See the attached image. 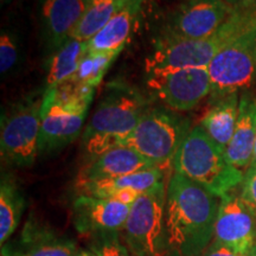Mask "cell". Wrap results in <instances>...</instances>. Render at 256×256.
Returning a JSON list of instances; mask_svg holds the SVG:
<instances>
[{
	"instance_id": "obj_1",
	"label": "cell",
	"mask_w": 256,
	"mask_h": 256,
	"mask_svg": "<svg viewBox=\"0 0 256 256\" xmlns=\"http://www.w3.org/2000/svg\"><path fill=\"white\" fill-rule=\"evenodd\" d=\"M220 198L185 176L172 172L166 188L165 232L176 256H200L215 234Z\"/></svg>"
},
{
	"instance_id": "obj_2",
	"label": "cell",
	"mask_w": 256,
	"mask_h": 256,
	"mask_svg": "<svg viewBox=\"0 0 256 256\" xmlns=\"http://www.w3.org/2000/svg\"><path fill=\"white\" fill-rule=\"evenodd\" d=\"M150 104L147 96L128 83H110L83 130L82 140L88 154L95 158L121 146L151 108Z\"/></svg>"
},
{
	"instance_id": "obj_3",
	"label": "cell",
	"mask_w": 256,
	"mask_h": 256,
	"mask_svg": "<svg viewBox=\"0 0 256 256\" xmlns=\"http://www.w3.org/2000/svg\"><path fill=\"white\" fill-rule=\"evenodd\" d=\"M172 168L222 198L242 184L244 172L234 168L224 151L200 124L191 128L176 154Z\"/></svg>"
},
{
	"instance_id": "obj_4",
	"label": "cell",
	"mask_w": 256,
	"mask_h": 256,
	"mask_svg": "<svg viewBox=\"0 0 256 256\" xmlns=\"http://www.w3.org/2000/svg\"><path fill=\"white\" fill-rule=\"evenodd\" d=\"M94 92V88L70 82L52 90L44 89L40 153L58 151L81 136Z\"/></svg>"
},
{
	"instance_id": "obj_5",
	"label": "cell",
	"mask_w": 256,
	"mask_h": 256,
	"mask_svg": "<svg viewBox=\"0 0 256 256\" xmlns=\"http://www.w3.org/2000/svg\"><path fill=\"white\" fill-rule=\"evenodd\" d=\"M236 16L238 28L208 66L212 102L249 90L256 82V31L242 24L238 12Z\"/></svg>"
},
{
	"instance_id": "obj_6",
	"label": "cell",
	"mask_w": 256,
	"mask_h": 256,
	"mask_svg": "<svg viewBox=\"0 0 256 256\" xmlns=\"http://www.w3.org/2000/svg\"><path fill=\"white\" fill-rule=\"evenodd\" d=\"M190 130V121L177 112L168 107H151L121 146L133 148L165 171L172 168Z\"/></svg>"
},
{
	"instance_id": "obj_7",
	"label": "cell",
	"mask_w": 256,
	"mask_h": 256,
	"mask_svg": "<svg viewBox=\"0 0 256 256\" xmlns=\"http://www.w3.org/2000/svg\"><path fill=\"white\" fill-rule=\"evenodd\" d=\"M238 28L236 12L214 36L202 40L180 38L162 34L146 58L145 72H168L186 68H208L211 60Z\"/></svg>"
},
{
	"instance_id": "obj_8",
	"label": "cell",
	"mask_w": 256,
	"mask_h": 256,
	"mask_svg": "<svg viewBox=\"0 0 256 256\" xmlns=\"http://www.w3.org/2000/svg\"><path fill=\"white\" fill-rule=\"evenodd\" d=\"M43 102L44 92L2 112L0 147L2 158L11 164L28 168L36 162L40 154Z\"/></svg>"
},
{
	"instance_id": "obj_9",
	"label": "cell",
	"mask_w": 256,
	"mask_h": 256,
	"mask_svg": "<svg viewBox=\"0 0 256 256\" xmlns=\"http://www.w3.org/2000/svg\"><path fill=\"white\" fill-rule=\"evenodd\" d=\"M165 183L144 192L130 206L124 224L126 242L134 256H164L168 248L165 232Z\"/></svg>"
},
{
	"instance_id": "obj_10",
	"label": "cell",
	"mask_w": 256,
	"mask_h": 256,
	"mask_svg": "<svg viewBox=\"0 0 256 256\" xmlns=\"http://www.w3.org/2000/svg\"><path fill=\"white\" fill-rule=\"evenodd\" d=\"M146 84L166 107L174 112L194 110L211 92L208 68L148 72Z\"/></svg>"
},
{
	"instance_id": "obj_11",
	"label": "cell",
	"mask_w": 256,
	"mask_h": 256,
	"mask_svg": "<svg viewBox=\"0 0 256 256\" xmlns=\"http://www.w3.org/2000/svg\"><path fill=\"white\" fill-rule=\"evenodd\" d=\"M232 14L226 0H185L170 16L162 34L191 40L209 38Z\"/></svg>"
},
{
	"instance_id": "obj_12",
	"label": "cell",
	"mask_w": 256,
	"mask_h": 256,
	"mask_svg": "<svg viewBox=\"0 0 256 256\" xmlns=\"http://www.w3.org/2000/svg\"><path fill=\"white\" fill-rule=\"evenodd\" d=\"M214 236L241 256L256 244V218L238 194L230 192L220 198Z\"/></svg>"
},
{
	"instance_id": "obj_13",
	"label": "cell",
	"mask_w": 256,
	"mask_h": 256,
	"mask_svg": "<svg viewBox=\"0 0 256 256\" xmlns=\"http://www.w3.org/2000/svg\"><path fill=\"white\" fill-rule=\"evenodd\" d=\"M130 211V206L114 200L80 194L74 202L76 228L83 235L98 232H120Z\"/></svg>"
},
{
	"instance_id": "obj_14",
	"label": "cell",
	"mask_w": 256,
	"mask_h": 256,
	"mask_svg": "<svg viewBox=\"0 0 256 256\" xmlns=\"http://www.w3.org/2000/svg\"><path fill=\"white\" fill-rule=\"evenodd\" d=\"M256 142V92L249 90L240 95L238 116L235 132L224 151L234 168L247 171L252 165Z\"/></svg>"
},
{
	"instance_id": "obj_15",
	"label": "cell",
	"mask_w": 256,
	"mask_h": 256,
	"mask_svg": "<svg viewBox=\"0 0 256 256\" xmlns=\"http://www.w3.org/2000/svg\"><path fill=\"white\" fill-rule=\"evenodd\" d=\"M158 168L150 159L126 146H119L95 156L82 170L78 183L102 180Z\"/></svg>"
},
{
	"instance_id": "obj_16",
	"label": "cell",
	"mask_w": 256,
	"mask_h": 256,
	"mask_svg": "<svg viewBox=\"0 0 256 256\" xmlns=\"http://www.w3.org/2000/svg\"><path fill=\"white\" fill-rule=\"evenodd\" d=\"M90 0H44L42 6L44 32L54 51L72 38Z\"/></svg>"
},
{
	"instance_id": "obj_17",
	"label": "cell",
	"mask_w": 256,
	"mask_h": 256,
	"mask_svg": "<svg viewBox=\"0 0 256 256\" xmlns=\"http://www.w3.org/2000/svg\"><path fill=\"white\" fill-rule=\"evenodd\" d=\"M76 252L78 247L72 240L30 222L20 238L2 247V256H75Z\"/></svg>"
},
{
	"instance_id": "obj_18",
	"label": "cell",
	"mask_w": 256,
	"mask_h": 256,
	"mask_svg": "<svg viewBox=\"0 0 256 256\" xmlns=\"http://www.w3.org/2000/svg\"><path fill=\"white\" fill-rule=\"evenodd\" d=\"M144 0H127L102 30L87 42L88 51H122L142 12Z\"/></svg>"
},
{
	"instance_id": "obj_19",
	"label": "cell",
	"mask_w": 256,
	"mask_h": 256,
	"mask_svg": "<svg viewBox=\"0 0 256 256\" xmlns=\"http://www.w3.org/2000/svg\"><path fill=\"white\" fill-rule=\"evenodd\" d=\"M164 178V170L154 168L122 176V177L78 183V188L81 191V194L110 200L112 194L124 188H133L144 194L165 183Z\"/></svg>"
},
{
	"instance_id": "obj_20",
	"label": "cell",
	"mask_w": 256,
	"mask_h": 256,
	"mask_svg": "<svg viewBox=\"0 0 256 256\" xmlns=\"http://www.w3.org/2000/svg\"><path fill=\"white\" fill-rule=\"evenodd\" d=\"M240 94H232L212 102L202 118L200 126L223 151L228 147L235 132L238 116Z\"/></svg>"
},
{
	"instance_id": "obj_21",
	"label": "cell",
	"mask_w": 256,
	"mask_h": 256,
	"mask_svg": "<svg viewBox=\"0 0 256 256\" xmlns=\"http://www.w3.org/2000/svg\"><path fill=\"white\" fill-rule=\"evenodd\" d=\"M87 42L70 40L54 52L49 62L46 90L56 89L70 80L78 72L80 63L87 54Z\"/></svg>"
},
{
	"instance_id": "obj_22",
	"label": "cell",
	"mask_w": 256,
	"mask_h": 256,
	"mask_svg": "<svg viewBox=\"0 0 256 256\" xmlns=\"http://www.w3.org/2000/svg\"><path fill=\"white\" fill-rule=\"evenodd\" d=\"M127 0H90L87 11L83 16L72 38L81 42L90 40L98 34Z\"/></svg>"
},
{
	"instance_id": "obj_23",
	"label": "cell",
	"mask_w": 256,
	"mask_h": 256,
	"mask_svg": "<svg viewBox=\"0 0 256 256\" xmlns=\"http://www.w3.org/2000/svg\"><path fill=\"white\" fill-rule=\"evenodd\" d=\"M24 210V198L14 182L2 178L0 185V243L4 246L17 229Z\"/></svg>"
},
{
	"instance_id": "obj_24",
	"label": "cell",
	"mask_w": 256,
	"mask_h": 256,
	"mask_svg": "<svg viewBox=\"0 0 256 256\" xmlns=\"http://www.w3.org/2000/svg\"><path fill=\"white\" fill-rule=\"evenodd\" d=\"M121 51H87L80 63L78 72L66 82L80 87L96 88L104 80L106 72L110 68Z\"/></svg>"
},
{
	"instance_id": "obj_25",
	"label": "cell",
	"mask_w": 256,
	"mask_h": 256,
	"mask_svg": "<svg viewBox=\"0 0 256 256\" xmlns=\"http://www.w3.org/2000/svg\"><path fill=\"white\" fill-rule=\"evenodd\" d=\"M88 236V249L96 256H134L121 242L119 232H98Z\"/></svg>"
},
{
	"instance_id": "obj_26",
	"label": "cell",
	"mask_w": 256,
	"mask_h": 256,
	"mask_svg": "<svg viewBox=\"0 0 256 256\" xmlns=\"http://www.w3.org/2000/svg\"><path fill=\"white\" fill-rule=\"evenodd\" d=\"M18 60L17 44L8 32L0 36V72L6 74L14 66Z\"/></svg>"
},
{
	"instance_id": "obj_27",
	"label": "cell",
	"mask_w": 256,
	"mask_h": 256,
	"mask_svg": "<svg viewBox=\"0 0 256 256\" xmlns=\"http://www.w3.org/2000/svg\"><path fill=\"white\" fill-rule=\"evenodd\" d=\"M240 198L256 218V166H250L244 172Z\"/></svg>"
},
{
	"instance_id": "obj_28",
	"label": "cell",
	"mask_w": 256,
	"mask_h": 256,
	"mask_svg": "<svg viewBox=\"0 0 256 256\" xmlns=\"http://www.w3.org/2000/svg\"><path fill=\"white\" fill-rule=\"evenodd\" d=\"M204 256H241L238 252H235L232 249L226 247V246L222 244V243L214 241L209 247L206 248V254Z\"/></svg>"
},
{
	"instance_id": "obj_29",
	"label": "cell",
	"mask_w": 256,
	"mask_h": 256,
	"mask_svg": "<svg viewBox=\"0 0 256 256\" xmlns=\"http://www.w3.org/2000/svg\"><path fill=\"white\" fill-rule=\"evenodd\" d=\"M234 11L246 12L256 8V0H226Z\"/></svg>"
},
{
	"instance_id": "obj_30",
	"label": "cell",
	"mask_w": 256,
	"mask_h": 256,
	"mask_svg": "<svg viewBox=\"0 0 256 256\" xmlns=\"http://www.w3.org/2000/svg\"><path fill=\"white\" fill-rule=\"evenodd\" d=\"M238 14L241 16L242 24L244 25L246 28H252V30L256 31V8L246 12H238Z\"/></svg>"
},
{
	"instance_id": "obj_31",
	"label": "cell",
	"mask_w": 256,
	"mask_h": 256,
	"mask_svg": "<svg viewBox=\"0 0 256 256\" xmlns=\"http://www.w3.org/2000/svg\"><path fill=\"white\" fill-rule=\"evenodd\" d=\"M75 256H96L90 249H78Z\"/></svg>"
},
{
	"instance_id": "obj_32",
	"label": "cell",
	"mask_w": 256,
	"mask_h": 256,
	"mask_svg": "<svg viewBox=\"0 0 256 256\" xmlns=\"http://www.w3.org/2000/svg\"><path fill=\"white\" fill-rule=\"evenodd\" d=\"M244 256H256V244Z\"/></svg>"
},
{
	"instance_id": "obj_33",
	"label": "cell",
	"mask_w": 256,
	"mask_h": 256,
	"mask_svg": "<svg viewBox=\"0 0 256 256\" xmlns=\"http://www.w3.org/2000/svg\"><path fill=\"white\" fill-rule=\"evenodd\" d=\"M250 166H256V142H255V146H254V156H252V162ZM249 166V168H250Z\"/></svg>"
}]
</instances>
